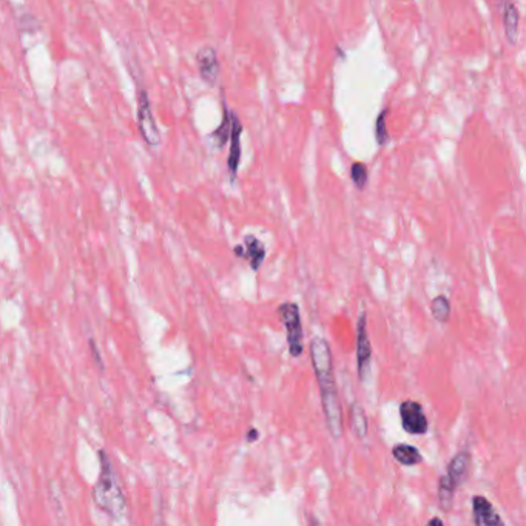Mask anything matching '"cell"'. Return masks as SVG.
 Segmentation results:
<instances>
[{
	"instance_id": "1",
	"label": "cell",
	"mask_w": 526,
	"mask_h": 526,
	"mask_svg": "<svg viewBox=\"0 0 526 526\" xmlns=\"http://www.w3.org/2000/svg\"><path fill=\"white\" fill-rule=\"evenodd\" d=\"M310 361L317 378L319 395H321V406L324 411L326 426L334 440H339L343 437V409L339 403V395L337 389L335 374H334V358L329 343L324 338L317 337L310 341L309 346Z\"/></svg>"
},
{
	"instance_id": "2",
	"label": "cell",
	"mask_w": 526,
	"mask_h": 526,
	"mask_svg": "<svg viewBox=\"0 0 526 526\" xmlns=\"http://www.w3.org/2000/svg\"><path fill=\"white\" fill-rule=\"evenodd\" d=\"M101 458V477L93 492L96 505L111 517H121L125 511V497L119 485L115 471L105 451H99Z\"/></svg>"
},
{
	"instance_id": "3",
	"label": "cell",
	"mask_w": 526,
	"mask_h": 526,
	"mask_svg": "<svg viewBox=\"0 0 526 526\" xmlns=\"http://www.w3.org/2000/svg\"><path fill=\"white\" fill-rule=\"evenodd\" d=\"M278 315L279 318H281V321L285 328L289 354L294 358L301 357L304 350V346H303L304 330H303L301 314H299V306L297 303L285 301L278 308Z\"/></svg>"
},
{
	"instance_id": "4",
	"label": "cell",
	"mask_w": 526,
	"mask_h": 526,
	"mask_svg": "<svg viewBox=\"0 0 526 526\" xmlns=\"http://www.w3.org/2000/svg\"><path fill=\"white\" fill-rule=\"evenodd\" d=\"M372 346L368 332V315L361 312L357 321V370L359 382H366L370 374Z\"/></svg>"
},
{
	"instance_id": "5",
	"label": "cell",
	"mask_w": 526,
	"mask_h": 526,
	"mask_svg": "<svg viewBox=\"0 0 526 526\" xmlns=\"http://www.w3.org/2000/svg\"><path fill=\"white\" fill-rule=\"evenodd\" d=\"M138 125L144 141L147 142L150 147H158V145L161 144V133H159L155 116H153L151 113L150 99L145 90L139 93L138 99Z\"/></svg>"
},
{
	"instance_id": "6",
	"label": "cell",
	"mask_w": 526,
	"mask_h": 526,
	"mask_svg": "<svg viewBox=\"0 0 526 526\" xmlns=\"http://www.w3.org/2000/svg\"><path fill=\"white\" fill-rule=\"evenodd\" d=\"M400 422L404 432L411 435H423L429 429V420L424 415L423 406L415 400L400 403Z\"/></svg>"
},
{
	"instance_id": "7",
	"label": "cell",
	"mask_w": 526,
	"mask_h": 526,
	"mask_svg": "<svg viewBox=\"0 0 526 526\" xmlns=\"http://www.w3.org/2000/svg\"><path fill=\"white\" fill-rule=\"evenodd\" d=\"M196 62L203 81L207 85H215L219 77V59L213 46H203L196 55Z\"/></svg>"
},
{
	"instance_id": "8",
	"label": "cell",
	"mask_w": 526,
	"mask_h": 526,
	"mask_svg": "<svg viewBox=\"0 0 526 526\" xmlns=\"http://www.w3.org/2000/svg\"><path fill=\"white\" fill-rule=\"evenodd\" d=\"M472 522L478 526L503 525L502 517L497 514L494 506H492L488 498L483 496L472 497Z\"/></svg>"
},
{
	"instance_id": "9",
	"label": "cell",
	"mask_w": 526,
	"mask_h": 526,
	"mask_svg": "<svg viewBox=\"0 0 526 526\" xmlns=\"http://www.w3.org/2000/svg\"><path fill=\"white\" fill-rule=\"evenodd\" d=\"M469 468H471V454L468 451H462L458 452L455 457H452V460L449 462L444 476L448 477V480L458 489L466 482V478H468Z\"/></svg>"
},
{
	"instance_id": "10",
	"label": "cell",
	"mask_w": 526,
	"mask_h": 526,
	"mask_svg": "<svg viewBox=\"0 0 526 526\" xmlns=\"http://www.w3.org/2000/svg\"><path fill=\"white\" fill-rule=\"evenodd\" d=\"M243 124L238 116L233 118V129L230 136V153L227 158V170L232 179H235L238 175L239 162H241V135H243Z\"/></svg>"
},
{
	"instance_id": "11",
	"label": "cell",
	"mask_w": 526,
	"mask_h": 526,
	"mask_svg": "<svg viewBox=\"0 0 526 526\" xmlns=\"http://www.w3.org/2000/svg\"><path fill=\"white\" fill-rule=\"evenodd\" d=\"M502 17L505 36L511 45H514L518 39V25H520V15H518L517 5L511 0H505Z\"/></svg>"
},
{
	"instance_id": "12",
	"label": "cell",
	"mask_w": 526,
	"mask_h": 526,
	"mask_svg": "<svg viewBox=\"0 0 526 526\" xmlns=\"http://www.w3.org/2000/svg\"><path fill=\"white\" fill-rule=\"evenodd\" d=\"M244 245H245L244 247L245 249V258L244 259H249L250 269L253 272L259 270V267H261V264L264 263V259H265V245L253 235H245L244 236Z\"/></svg>"
},
{
	"instance_id": "13",
	"label": "cell",
	"mask_w": 526,
	"mask_h": 526,
	"mask_svg": "<svg viewBox=\"0 0 526 526\" xmlns=\"http://www.w3.org/2000/svg\"><path fill=\"white\" fill-rule=\"evenodd\" d=\"M350 428L358 440H366L369 432L368 415H366L363 406L357 402L350 404Z\"/></svg>"
},
{
	"instance_id": "14",
	"label": "cell",
	"mask_w": 526,
	"mask_h": 526,
	"mask_svg": "<svg viewBox=\"0 0 526 526\" xmlns=\"http://www.w3.org/2000/svg\"><path fill=\"white\" fill-rule=\"evenodd\" d=\"M392 455H394L395 460L403 466H417L423 462V455L422 452L418 451V448L406 443L395 444L394 448H392Z\"/></svg>"
},
{
	"instance_id": "15",
	"label": "cell",
	"mask_w": 526,
	"mask_h": 526,
	"mask_svg": "<svg viewBox=\"0 0 526 526\" xmlns=\"http://www.w3.org/2000/svg\"><path fill=\"white\" fill-rule=\"evenodd\" d=\"M233 118H235V113L229 110L227 106H224V119L221 125L212 133V139L215 141L218 149H223L225 144L230 141L232 136V129H233Z\"/></svg>"
},
{
	"instance_id": "16",
	"label": "cell",
	"mask_w": 526,
	"mask_h": 526,
	"mask_svg": "<svg viewBox=\"0 0 526 526\" xmlns=\"http://www.w3.org/2000/svg\"><path fill=\"white\" fill-rule=\"evenodd\" d=\"M455 491L457 488L448 480V477L442 476L440 478H438L437 498H438V506H440L443 511H451L452 506H454Z\"/></svg>"
},
{
	"instance_id": "17",
	"label": "cell",
	"mask_w": 526,
	"mask_h": 526,
	"mask_svg": "<svg viewBox=\"0 0 526 526\" xmlns=\"http://www.w3.org/2000/svg\"><path fill=\"white\" fill-rule=\"evenodd\" d=\"M431 312L432 317L435 318L438 323H448L451 317V303L449 299L444 295H438L431 303Z\"/></svg>"
},
{
	"instance_id": "18",
	"label": "cell",
	"mask_w": 526,
	"mask_h": 526,
	"mask_svg": "<svg viewBox=\"0 0 526 526\" xmlns=\"http://www.w3.org/2000/svg\"><path fill=\"white\" fill-rule=\"evenodd\" d=\"M350 179L359 191L364 190L366 185H368V181H369V171H368V167H366V164H363V162L352 164Z\"/></svg>"
},
{
	"instance_id": "19",
	"label": "cell",
	"mask_w": 526,
	"mask_h": 526,
	"mask_svg": "<svg viewBox=\"0 0 526 526\" xmlns=\"http://www.w3.org/2000/svg\"><path fill=\"white\" fill-rule=\"evenodd\" d=\"M388 109H384L375 121V141L378 145H386L389 142V131L386 126V118H388Z\"/></svg>"
},
{
	"instance_id": "20",
	"label": "cell",
	"mask_w": 526,
	"mask_h": 526,
	"mask_svg": "<svg viewBox=\"0 0 526 526\" xmlns=\"http://www.w3.org/2000/svg\"><path fill=\"white\" fill-rule=\"evenodd\" d=\"M258 437H259V432H258L256 428H252V429L247 432V442H249V443L256 442V440H258Z\"/></svg>"
},
{
	"instance_id": "21",
	"label": "cell",
	"mask_w": 526,
	"mask_h": 526,
	"mask_svg": "<svg viewBox=\"0 0 526 526\" xmlns=\"http://www.w3.org/2000/svg\"><path fill=\"white\" fill-rule=\"evenodd\" d=\"M233 252H235V256L236 258H239V259H244L245 258V249L243 247V244H239V245H236V247L235 249H233Z\"/></svg>"
},
{
	"instance_id": "22",
	"label": "cell",
	"mask_w": 526,
	"mask_h": 526,
	"mask_svg": "<svg viewBox=\"0 0 526 526\" xmlns=\"http://www.w3.org/2000/svg\"><path fill=\"white\" fill-rule=\"evenodd\" d=\"M428 525H438V526H443L444 522L442 520L440 517H435V518H431V520L428 522Z\"/></svg>"
}]
</instances>
